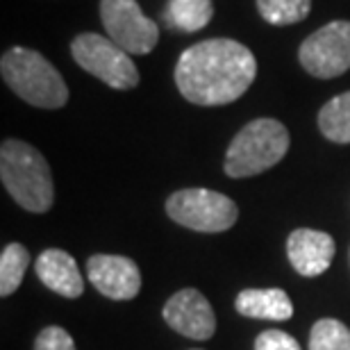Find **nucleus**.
Masks as SVG:
<instances>
[{"label": "nucleus", "mask_w": 350, "mask_h": 350, "mask_svg": "<svg viewBox=\"0 0 350 350\" xmlns=\"http://www.w3.org/2000/svg\"><path fill=\"white\" fill-rule=\"evenodd\" d=\"M257 75L255 55L234 39H209L187 48L175 66V85L200 107L234 103Z\"/></svg>", "instance_id": "obj_1"}, {"label": "nucleus", "mask_w": 350, "mask_h": 350, "mask_svg": "<svg viewBox=\"0 0 350 350\" xmlns=\"http://www.w3.org/2000/svg\"><path fill=\"white\" fill-rule=\"evenodd\" d=\"M0 178L10 196L27 212L41 214L53 207L55 185L51 166L34 146L7 139L0 148Z\"/></svg>", "instance_id": "obj_2"}, {"label": "nucleus", "mask_w": 350, "mask_h": 350, "mask_svg": "<svg viewBox=\"0 0 350 350\" xmlns=\"http://www.w3.org/2000/svg\"><path fill=\"white\" fill-rule=\"evenodd\" d=\"M5 85L18 98L41 109H59L68 103V87L44 55L30 48H12L0 59Z\"/></svg>", "instance_id": "obj_3"}, {"label": "nucleus", "mask_w": 350, "mask_h": 350, "mask_svg": "<svg viewBox=\"0 0 350 350\" xmlns=\"http://www.w3.org/2000/svg\"><path fill=\"white\" fill-rule=\"evenodd\" d=\"M289 150V132L275 118H257L237 132L228 146L226 173L230 178H253L273 169Z\"/></svg>", "instance_id": "obj_4"}, {"label": "nucleus", "mask_w": 350, "mask_h": 350, "mask_svg": "<svg viewBox=\"0 0 350 350\" xmlns=\"http://www.w3.org/2000/svg\"><path fill=\"white\" fill-rule=\"evenodd\" d=\"M71 55L78 62V66H82L94 78L103 80L111 89L128 91L139 85L135 62L109 37H100L96 32L78 34L71 41Z\"/></svg>", "instance_id": "obj_5"}, {"label": "nucleus", "mask_w": 350, "mask_h": 350, "mask_svg": "<svg viewBox=\"0 0 350 350\" xmlns=\"http://www.w3.org/2000/svg\"><path fill=\"white\" fill-rule=\"evenodd\" d=\"M166 214L196 232H226L237 223L234 200L212 189H182L166 200Z\"/></svg>", "instance_id": "obj_6"}, {"label": "nucleus", "mask_w": 350, "mask_h": 350, "mask_svg": "<svg viewBox=\"0 0 350 350\" xmlns=\"http://www.w3.org/2000/svg\"><path fill=\"white\" fill-rule=\"evenodd\" d=\"M100 18L107 37L128 55H148L159 41V27L137 0H100Z\"/></svg>", "instance_id": "obj_7"}, {"label": "nucleus", "mask_w": 350, "mask_h": 350, "mask_svg": "<svg viewBox=\"0 0 350 350\" xmlns=\"http://www.w3.org/2000/svg\"><path fill=\"white\" fill-rule=\"evenodd\" d=\"M303 68L314 78L330 80L350 68V21H332L310 34L298 51Z\"/></svg>", "instance_id": "obj_8"}, {"label": "nucleus", "mask_w": 350, "mask_h": 350, "mask_svg": "<svg viewBox=\"0 0 350 350\" xmlns=\"http://www.w3.org/2000/svg\"><path fill=\"white\" fill-rule=\"evenodd\" d=\"M164 321L175 332L185 334L189 339L205 341L212 339L216 330V317L209 300L198 289H182L166 300Z\"/></svg>", "instance_id": "obj_9"}, {"label": "nucleus", "mask_w": 350, "mask_h": 350, "mask_svg": "<svg viewBox=\"0 0 350 350\" xmlns=\"http://www.w3.org/2000/svg\"><path fill=\"white\" fill-rule=\"evenodd\" d=\"M87 275L103 296L130 300L142 289V271L123 255H94L87 262Z\"/></svg>", "instance_id": "obj_10"}, {"label": "nucleus", "mask_w": 350, "mask_h": 350, "mask_svg": "<svg viewBox=\"0 0 350 350\" xmlns=\"http://www.w3.org/2000/svg\"><path fill=\"white\" fill-rule=\"evenodd\" d=\"M286 255L300 275L317 278L330 269L334 257V241L327 232L310 228L293 230L286 239Z\"/></svg>", "instance_id": "obj_11"}, {"label": "nucleus", "mask_w": 350, "mask_h": 350, "mask_svg": "<svg viewBox=\"0 0 350 350\" xmlns=\"http://www.w3.org/2000/svg\"><path fill=\"white\" fill-rule=\"evenodd\" d=\"M39 280L48 289L59 293L64 298H78L82 296L85 282H82V273L78 264L68 253L59 248H48L39 255L37 264H34Z\"/></svg>", "instance_id": "obj_12"}, {"label": "nucleus", "mask_w": 350, "mask_h": 350, "mask_svg": "<svg viewBox=\"0 0 350 350\" xmlns=\"http://www.w3.org/2000/svg\"><path fill=\"white\" fill-rule=\"evenodd\" d=\"M234 310L248 319L289 321L293 303L282 289H243L234 300Z\"/></svg>", "instance_id": "obj_13"}, {"label": "nucleus", "mask_w": 350, "mask_h": 350, "mask_svg": "<svg viewBox=\"0 0 350 350\" xmlns=\"http://www.w3.org/2000/svg\"><path fill=\"white\" fill-rule=\"evenodd\" d=\"M214 16L212 0H169L166 23L180 32H198Z\"/></svg>", "instance_id": "obj_14"}, {"label": "nucleus", "mask_w": 350, "mask_h": 350, "mask_svg": "<svg viewBox=\"0 0 350 350\" xmlns=\"http://www.w3.org/2000/svg\"><path fill=\"white\" fill-rule=\"evenodd\" d=\"M319 128L334 144H350V91L334 96L319 111Z\"/></svg>", "instance_id": "obj_15"}, {"label": "nucleus", "mask_w": 350, "mask_h": 350, "mask_svg": "<svg viewBox=\"0 0 350 350\" xmlns=\"http://www.w3.org/2000/svg\"><path fill=\"white\" fill-rule=\"evenodd\" d=\"M30 264V253L21 243H10L0 255V296H12L23 282V275Z\"/></svg>", "instance_id": "obj_16"}, {"label": "nucleus", "mask_w": 350, "mask_h": 350, "mask_svg": "<svg viewBox=\"0 0 350 350\" xmlns=\"http://www.w3.org/2000/svg\"><path fill=\"white\" fill-rule=\"evenodd\" d=\"M262 18L271 25H293L307 18L312 0H257Z\"/></svg>", "instance_id": "obj_17"}, {"label": "nucleus", "mask_w": 350, "mask_h": 350, "mask_svg": "<svg viewBox=\"0 0 350 350\" xmlns=\"http://www.w3.org/2000/svg\"><path fill=\"white\" fill-rule=\"evenodd\" d=\"M310 350H350V330L337 319H321L310 332Z\"/></svg>", "instance_id": "obj_18"}, {"label": "nucleus", "mask_w": 350, "mask_h": 350, "mask_svg": "<svg viewBox=\"0 0 350 350\" xmlns=\"http://www.w3.org/2000/svg\"><path fill=\"white\" fill-rule=\"evenodd\" d=\"M34 350H75V341L64 327L51 325L39 332L37 341H34Z\"/></svg>", "instance_id": "obj_19"}, {"label": "nucleus", "mask_w": 350, "mask_h": 350, "mask_svg": "<svg viewBox=\"0 0 350 350\" xmlns=\"http://www.w3.org/2000/svg\"><path fill=\"white\" fill-rule=\"evenodd\" d=\"M255 350H300L298 341L282 330H264L255 339Z\"/></svg>", "instance_id": "obj_20"}]
</instances>
